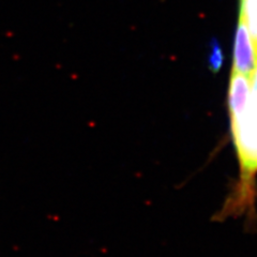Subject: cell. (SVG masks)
Here are the masks:
<instances>
[{"instance_id":"6da1fadb","label":"cell","mask_w":257,"mask_h":257,"mask_svg":"<svg viewBox=\"0 0 257 257\" xmlns=\"http://www.w3.org/2000/svg\"><path fill=\"white\" fill-rule=\"evenodd\" d=\"M251 92L242 112L229 120L230 138L237 161V177L215 222L242 218L248 224L256 221L257 202V67L251 77Z\"/></svg>"},{"instance_id":"7a4b0ae2","label":"cell","mask_w":257,"mask_h":257,"mask_svg":"<svg viewBox=\"0 0 257 257\" xmlns=\"http://www.w3.org/2000/svg\"><path fill=\"white\" fill-rule=\"evenodd\" d=\"M257 67V50L245 23L239 19L234 43V72L252 77Z\"/></svg>"},{"instance_id":"3957f363","label":"cell","mask_w":257,"mask_h":257,"mask_svg":"<svg viewBox=\"0 0 257 257\" xmlns=\"http://www.w3.org/2000/svg\"><path fill=\"white\" fill-rule=\"evenodd\" d=\"M251 90V77L232 71L228 89L229 120L236 119L244 109Z\"/></svg>"},{"instance_id":"277c9868","label":"cell","mask_w":257,"mask_h":257,"mask_svg":"<svg viewBox=\"0 0 257 257\" xmlns=\"http://www.w3.org/2000/svg\"><path fill=\"white\" fill-rule=\"evenodd\" d=\"M240 19L250 31L254 42L257 41V0H241Z\"/></svg>"},{"instance_id":"5b68a950","label":"cell","mask_w":257,"mask_h":257,"mask_svg":"<svg viewBox=\"0 0 257 257\" xmlns=\"http://www.w3.org/2000/svg\"><path fill=\"white\" fill-rule=\"evenodd\" d=\"M210 56H209V64H210L211 69L218 71L223 62V55L222 51L218 43H212L211 44V51Z\"/></svg>"}]
</instances>
